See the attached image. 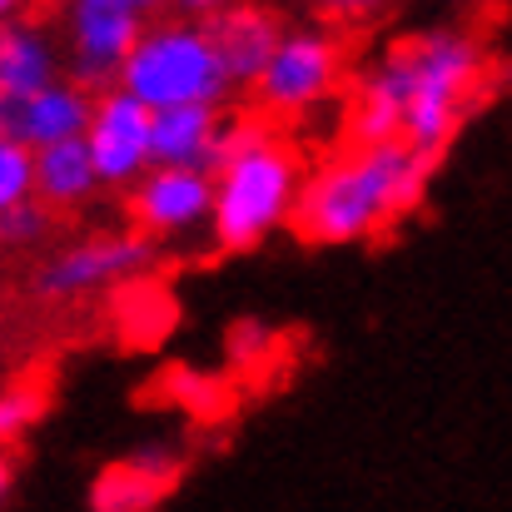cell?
Returning <instances> with one entry per match:
<instances>
[{
    "label": "cell",
    "instance_id": "1",
    "mask_svg": "<svg viewBox=\"0 0 512 512\" xmlns=\"http://www.w3.org/2000/svg\"><path fill=\"white\" fill-rule=\"evenodd\" d=\"M483 85V50L468 30H423L393 45L358 85L348 125L358 145L408 140L423 155H438L468 100Z\"/></svg>",
    "mask_w": 512,
    "mask_h": 512
},
{
    "label": "cell",
    "instance_id": "2",
    "mask_svg": "<svg viewBox=\"0 0 512 512\" xmlns=\"http://www.w3.org/2000/svg\"><path fill=\"white\" fill-rule=\"evenodd\" d=\"M433 170V155H423L408 140H373L358 145L299 189L294 224L314 244H358L388 229L398 214H408L423 199V184Z\"/></svg>",
    "mask_w": 512,
    "mask_h": 512
},
{
    "label": "cell",
    "instance_id": "3",
    "mask_svg": "<svg viewBox=\"0 0 512 512\" xmlns=\"http://www.w3.org/2000/svg\"><path fill=\"white\" fill-rule=\"evenodd\" d=\"M299 160L264 130H244L229 150V160L214 170V244L219 249H254L264 244L284 219H294L299 204Z\"/></svg>",
    "mask_w": 512,
    "mask_h": 512
},
{
    "label": "cell",
    "instance_id": "4",
    "mask_svg": "<svg viewBox=\"0 0 512 512\" xmlns=\"http://www.w3.org/2000/svg\"><path fill=\"white\" fill-rule=\"evenodd\" d=\"M120 85L130 95H140L150 110H170V105H224L234 80L219 60V45L209 35V20L179 15L145 25L140 45L130 50Z\"/></svg>",
    "mask_w": 512,
    "mask_h": 512
},
{
    "label": "cell",
    "instance_id": "5",
    "mask_svg": "<svg viewBox=\"0 0 512 512\" xmlns=\"http://www.w3.org/2000/svg\"><path fill=\"white\" fill-rule=\"evenodd\" d=\"M145 15L150 10L135 0H70L65 5L70 80H80L95 95L120 85V70L145 35Z\"/></svg>",
    "mask_w": 512,
    "mask_h": 512
},
{
    "label": "cell",
    "instance_id": "6",
    "mask_svg": "<svg viewBox=\"0 0 512 512\" xmlns=\"http://www.w3.org/2000/svg\"><path fill=\"white\" fill-rule=\"evenodd\" d=\"M339 40L324 30H284L274 45L264 75L254 80V95L269 115H309L324 105L339 85Z\"/></svg>",
    "mask_w": 512,
    "mask_h": 512
},
{
    "label": "cell",
    "instance_id": "7",
    "mask_svg": "<svg viewBox=\"0 0 512 512\" xmlns=\"http://www.w3.org/2000/svg\"><path fill=\"white\" fill-rule=\"evenodd\" d=\"M85 145H90L95 170L110 189L135 184L140 174L155 170V110L140 95H130L125 85H110L95 95Z\"/></svg>",
    "mask_w": 512,
    "mask_h": 512
},
{
    "label": "cell",
    "instance_id": "8",
    "mask_svg": "<svg viewBox=\"0 0 512 512\" xmlns=\"http://www.w3.org/2000/svg\"><path fill=\"white\" fill-rule=\"evenodd\" d=\"M155 264V244L140 234H100V239H80L65 254H55L40 274L35 289L45 299H75V294H95L105 284H125L135 274H145Z\"/></svg>",
    "mask_w": 512,
    "mask_h": 512
},
{
    "label": "cell",
    "instance_id": "9",
    "mask_svg": "<svg viewBox=\"0 0 512 512\" xmlns=\"http://www.w3.org/2000/svg\"><path fill=\"white\" fill-rule=\"evenodd\" d=\"M135 219L150 234H184L209 224L214 214V174L209 170H189V165H155L150 174H140L135 184Z\"/></svg>",
    "mask_w": 512,
    "mask_h": 512
},
{
    "label": "cell",
    "instance_id": "10",
    "mask_svg": "<svg viewBox=\"0 0 512 512\" xmlns=\"http://www.w3.org/2000/svg\"><path fill=\"white\" fill-rule=\"evenodd\" d=\"M90 110H95V90H85L80 80H50L45 90L20 95V100L0 95V130L25 140L30 150H40V145L85 135Z\"/></svg>",
    "mask_w": 512,
    "mask_h": 512
},
{
    "label": "cell",
    "instance_id": "11",
    "mask_svg": "<svg viewBox=\"0 0 512 512\" xmlns=\"http://www.w3.org/2000/svg\"><path fill=\"white\" fill-rule=\"evenodd\" d=\"M244 130L219 115V105H170L155 110V165L219 170Z\"/></svg>",
    "mask_w": 512,
    "mask_h": 512
},
{
    "label": "cell",
    "instance_id": "12",
    "mask_svg": "<svg viewBox=\"0 0 512 512\" xmlns=\"http://www.w3.org/2000/svg\"><path fill=\"white\" fill-rule=\"evenodd\" d=\"M209 35L219 45V60L234 80V90H254V80L264 75L274 45L284 40L279 20L264 5H224L219 15H209Z\"/></svg>",
    "mask_w": 512,
    "mask_h": 512
},
{
    "label": "cell",
    "instance_id": "13",
    "mask_svg": "<svg viewBox=\"0 0 512 512\" xmlns=\"http://www.w3.org/2000/svg\"><path fill=\"white\" fill-rule=\"evenodd\" d=\"M50 80H60V55L45 25H30L15 15L0 20V95L20 100V95L45 90Z\"/></svg>",
    "mask_w": 512,
    "mask_h": 512
},
{
    "label": "cell",
    "instance_id": "14",
    "mask_svg": "<svg viewBox=\"0 0 512 512\" xmlns=\"http://www.w3.org/2000/svg\"><path fill=\"white\" fill-rule=\"evenodd\" d=\"M105 179L95 170V155L85 145V135L75 140H55L35 150V194L50 209H80Z\"/></svg>",
    "mask_w": 512,
    "mask_h": 512
},
{
    "label": "cell",
    "instance_id": "15",
    "mask_svg": "<svg viewBox=\"0 0 512 512\" xmlns=\"http://www.w3.org/2000/svg\"><path fill=\"white\" fill-rule=\"evenodd\" d=\"M35 194V150L0 130V214Z\"/></svg>",
    "mask_w": 512,
    "mask_h": 512
},
{
    "label": "cell",
    "instance_id": "16",
    "mask_svg": "<svg viewBox=\"0 0 512 512\" xmlns=\"http://www.w3.org/2000/svg\"><path fill=\"white\" fill-rule=\"evenodd\" d=\"M45 229H50V204L40 194H30V199H20L15 209L0 214V244L5 249H30V244L45 239Z\"/></svg>",
    "mask_w": 512,
    "mask_h": 512
},
{
    "label": "cell",
    "instance_id": "17",
    "mask_svg": "<svg viewBox=\"0 0 512 512\" xmlns=\"http://www.w3.org/2000/svg\"><path fill=\"white\" fill-rule=\"evenodd\" d=\"M40 413H45L40 388H30V383L5 388V393H0V448H5V443H20V438L40 423Z\"/></svg>",
    "mask_w": 512,
    "mask_h": 512
},
{
    "label": "cell",
    "instance_id": "18",
    "mask_svg": "<svg viewBox=\"0 0 512 512\" xmlns=\"http://www.w3.org/2000/svg\"><path fill=\"white\" fill-rule=\"evenodd\" d=\"M324 5V15H334V20H368V15H378L388 0H319Z\"/></svg>",
    "mask_w": 512,
    "mask_h": 512
},
{
    "label": "cell",
    "instance_id": "19",
    "mask_svg": "<svg viewBox=\"0 0 512 512\" xmlns=\"http://www.w3.org/2000/svg\"><path fill=\"white\" fill-rule=\"evenodd\" d=\"M179 15H194V20H209V15H219L224 5H234V0H170Z\"/></svg>",
    "mask_w": 512,
    "mask_h": 512
},
{
    "label": "cell",
    "instance_id": "20",
    "mask_svg": "<svg viewBox=\"0 0 512 512\" xmlns=\"http://www.w3.org/2000/svg\"><path fill=\"white\" fill-rule=\"evenodd\" d=\"M20 5H25V0H0V20H10V15H20Z\"/></svg>",
    "mask_w": 512,
    "mask_h": 512
},
{
    "label": "cell",
    "instance_id": "21",
    "mask_svg": "<svg viewBox=\"0 0 512 512\" xmlns=\"http://www.w3.org/2000/svg\"><path fill=\"white\" fill-rule=\"evenodd\" d=\"M5 488H10V468H5V458H0V498H5Z\"/></svg>",
    "mask_w": 512,
    "mask_h": 512
},
{
    "label": "cell",
    "instance_id": "22",
    "mask_svg": "<svg viewBox=\"0 0 512 512\" xmlns=\"http://www.w3.org/2000/svg\"><path fill=\"white\" fill-rule=\"evenodd\" d=\"M135 5H145V10H160V5H170V0H135Z\"/></svg>",
    "mask_w": 512,
    "mask_h": 512
},
{
    "label": "cell",
    "instance_id": "23",
    "mask_svg": "<svg viewBox=\"0 0 512 512\" xmlns=\"http://www.w3.org/2000/svg\"><path fill=\"white\" fill-rule=\"evenodd\" d=\"M50 5H70V0H50Z\"/></svg>",
    "mask_w": 512,
    "mask_h": 512
},
{
    "label": "cell",
    "instance_id": "24",
    "mask_svg": "<svg viewBox=\"0 0 512 512\" xmlns=\"http://www.w3.org/2000/svg\"><path fill=\"white\" fill-rule=\"evenodd\" d=\"M453 5H463V0H453Z\"/></svg>",
    "mask_w": 512,
    "mask_h": 512
}]
</instances>
